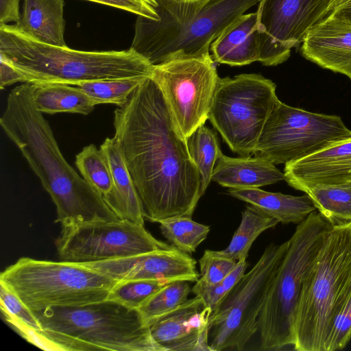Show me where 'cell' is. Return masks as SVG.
I'll return each mask as SVG.
<instances>
[{
	"label": "cell",
	"instance_id": "1",
	"mask_svg": "<svg viewBox=\"0 0 351 351\" xmlns=\"http://www.w3.org/2000/svg\"><path fill=\"white\" fill-rule=\"evenodd\" d=\"M114 138L140 198L145 219L191 217L202 176L163 93L146 78L114 112Z\"/></svg>",
	"mask_w": 351,
	"mask_h": 351
},
{
	"label": "cell",
	"instance_id": "2",
	"mask_svg": "<svg viewBox=\"0 0 351 351\" xmlns=\"http://www.w3.org/2000/svg\"><path fill=\"white\" fill-rule=\"evenodd\" d=\"M0 125L49 194L62 227L119 219L91 186L66 162L48 121L35 104L33 84L25 83L9 93Z\"/></svg>",
	"mask_w": 351,
	"mask_h": 351
},
{
	"label": "cell",
	"instance_id": "3",
	"mask_svg": "<svg viewBox=\"0 0 351 351\" xmlns=\"http://www.w3.org/2000/svg\"><path fill=\"white\" fill-rule=\"evenodd\" d=\"M159 19L138 16L131 48L153 66L210 56L212 43L261 0H156Z\"/></svg>",
	"mask_w": 351,
	"mask_h": 351
},
{
	"label": "cell",
	"instance_id": "4",
	"mask_svg": "<svg viewBox=\"0 0 351 351\" xmlns=\"http://www.w3.org/2000/svg\"><path fill=\"white\" fill-rule=\"evenodd\" d=\"M0 54L25 77V83H62L152 77L154 66L131 47L87 51L35 40L14 24H0Z\"/></svg>",
	"mask_w": 351,
	"mask_h": 351
},
{
	"label": "cell",
	"instance_id": "5",
	"mask_svg": "<svg viewBox=\"0 0 351 351\" xmlns=\"http://www.w3.org/2000/svg\"><path fill=\"white\" fill-rule=\"evenodd\" d=\"M33 313L43 333L61 350L163 351L138 310L114 301Z\"/></svg>",
	"mask_w": 351,
	"mask_h": 351
},
{
	"label": "cell",
	"instance_id": "6",
	"mask_svg": "<svg viewBox=\"0 0 351 351\" xmlns=\"http://www.w3.org/2000/svg\"><path fill=\"white\" fill-rule=\"evenodd\" d=\"M351 289V221L326 232L295 310L293 350L325 351L331 322Z\"/></svg>",
	"mask_w": 351,
	"mask_h": 351
},
{
	"label": "cell",
	"instance_id": "7",
	"mask_svg": "<svg viewBox=\"0 0 351 351\" xmlns=\"http://www.w3.org/2000/svg\"><path fill=\"white\" fill-rule=\"evenodd\" d=\"M319 212L298 223L272 280L261 309L258 332L261 349L281 350L294 343L293 323L304 279L332 227Z\"/></svg>",
	"mask_w": 351,
	"mask_h": 351
},
{
	"label": "cell",
	"instance_id": "8",
	"mask_svg": "<svg viewBox=\"0 0 351 351\" xmlns=\"http://www.w3.org/2000/svg\"><path fill=\"white\" fill-rule=\"evenodd\" d=\"M0 282L37 312L104 301L119 282L77 263L23 257L1 274Z\"/></svg>",
	"mask_w": 351,
	"mask_h": 351
},
{
	"label": "cell",
	"instance_id": "9",
	"mask_svg": "<svg viewBox=\"0 0 351 351\" xmlns=\"http://www.w3.org/2000/svg\"><path fill=\"white\" fill-rule=\"evenodd\" d=\"M276 86L258 74L219 78L208 119L232 152L254 154L265 124L279 101Z\"/></svg>",
	"mask_w": 351,
	"mask_h": 351
},
{
	"label": "cell",
	"instance_id": "10",
	"mask_svg": "<svg viewBox=\"0 0 351 351\" xmlns=\"http://www.w3.org/2000/svg\"><path fill=\"white\" fill-rule=\"evenodd\" d=\"M289 240L271 243L255 265L245 273L211 314L209 345L212 351L241 350L258 332V317Z\"/></svg>",
	"mask_w": 351,
	"mask_h": 351
},
{
	"label": "cell",
	"instance_id": "11",
	"mask_svg": "<svg viewBox=\"0 0 351 351\" xmlns=\"http://www.w3.org/2000/svg\"><path fill=\"white\" fill-rule=\"evenodd\" d=\"M351 135L337 115L316 113L278 101L271 112L254 155L274 165L298 160Z\"/></svg>",
	"mask_w": 351,
	"mask_h": 351
},
{
	"label": "cell",
	"instance_id": "12",
	"mask_svg": "<svg viewBox=\"0 0 351 351\" xmlns=\"http://www.w3.org/2000/svg\"><path fill=\"white\" fill-rule=\"evenodd\" d=\"M55 244L59 260L74 263H94L174 247L154 238L144 226L121 219L62 227Z\"/></svg>",
	"mask_w": 351,
	"mask_h": 351
},
{
	"label": "cell",
	"instance_id": "13",
	"mask_svg": "<svg viewBox=\"0 0 351 351\" xmlns=\"http://www.w3.org/2000/svg\"><path fill=\"white\" fill-rule=\"evenodd\" d=\"M152 77L186 138L208 119L219 78L211 56L172 60L154 66Z\"/></svg>",
	"mask_w": 351,
	"mask_h": 351
},
{
	"label": "cell",
	"instance_id": "14",
	"mask_svg": "<svg viewBox=\"0 0 351 351\" xmlns=\"http://www.w3.org/2000/svg\"><path fill=\"white\" fill-rule=\"evenodd\" d=\"M332 0H261L256 11L261 32L259 62L276 66L289 58L308 32L326 17Z\"/></svg>",
	"mask_w": 351,
	"mask_h": 351
},
{
	"label": "cell",
	"instance_id": "15",
	"mask_svg": "<svg viewBox=\"0 0 351 351\" xmlns=\"http://www.w3.org/2000/svg\"><path fill=\"white\" fill-rule=\"evenodd\" d=\"M77 264L118 282L151 280L167 282L178 280L193 282L199 278L195 260L176 247L127 257Z\"/></svg>",
	"mask_w": 351,
	"mask_h": 351
},
{
	"label": "cell",
	"instance_id": "16",
	"mask_svg": "<svg viewBox=\"0 0 351 351\" xmlns=\"http://www.w3.org/2000/svg\"><path fill=\"white\" fill-rule=\"evenodd\" d=\"M211 314V309L195 295L152 325L151 334L163 351H212Z\"/></svg>",
	"mask_w": 351,
	"mask_h": 351
},
{
	"label": "cell",
	"instance_id": "17",
	"mask_svg": "<svg viewBox=\"0 0 351 351\" xmlns=\"http://www.w3.org/2000/svg\"><path fill=\"white\" fill-rule=\"evenodd\" d=\"M283 172L289 186L304 193L319 184L351 182V135L285 164Z\"/></svg>",
	"mask_w": 351,
	"mask_h": 351
},
{
	"label": "cell",
	"instance_id": "18",
	"mask_svg": "<svg viewBox=\"0 0 351 351\" xmlns=\"http://www.w3.org/2000/svg\"><path fill=\"white\" fill-rule=\"evenodd\" d=\"M300 51L307 60L351 81V25L328 14L308 32Z\"/></svg>",
	"mask_w": 351,
	"mask_h": 351
},
{
	"label": "cell",
	"instance_id": "19",
	"mask_svg": "<svg viewBox=\"0 0 351 351\" xmlns=\"http://www.w3.org/2000/svg\"><path fill=\"white\" fill-rule=\"evenodd\" d=\"M210 49L220 64L233 66L259 62L261 38L257 12L241 15L212 43Z\"/></svg>",
	"mask_w": 351,
	"mask_h": 351
},
{
	"label": "cell",
	"instance_id": "20",
	"mask_svg": "<svg viewBox=\"0 0 351 351\" xmlns=\"http://www.w3.org/2000/svg\"><path fill=\"white\" fill-rule=\"evenodd\" d=\"M100 149L107 160L113 180L111 191L103 195L104 202L119 219L144 226L143 206L117 141L114 137H108Z\"/></svg>",
	"mask_w": 351,
	"mask_h": 351
},
{
	"label": "cell",
	"instance_id": "21",
	"mask_svg": "<svg viewBox=\"0 0 351 351\" xmlns=\"http://www.w3.org/2000/svg\"><path fill=\"white\" fill-rule=\"evenodd\" d=\"M285 180L284 172L261 158H232L220 150L212 175V181L229 189L259 188Z\"/></svg>",
	"mask_w": 351,
	"mask_h": 351
},
{
	"label": "cell",
	"instance_id": "22",
	"mask_svg": "<svg viewBox=\"0 0 351 351\" xmlns=\"http://www.w3.org/2000/svg\"><path fill=\"white\" fill-rule=\"evenodd\" d=\"M64 0H24L16 28L36 41L56 47H67L64 40L66 21Z\"/></svg>",
	"mask_w": 351,
	"mask_h": 351
},
{
	"label": "cell",
	"instance_id": "23",
	"mask_svg": "<svg viewBox=\"0 0 351 351\" xmlns=\"http://www.w3.org/2000/svg\"><path fill=\"white\" fill-rule=\"evenodd\" d=\"M228 193L254 206L282 224H298L316 210L311 199L306 193L302 196H293L268 192L259 188L230 189Z\"/></svg>",
	"mask_w": 351,
	"mask_h": 351
},
{
	"label": "cell",
	"instance_id": "24",
	"mask_svg": "<svg viewBox=\"0 0 351 351\" xmlns=\"http://www.w3.org/2000/svg\"><path fill=\"white\" fill-rule=\"evenodd\" d=\"M33 84V98L37 109L53 114L68 112L87 115L95 105L77 86L62 83Z\"/></svg>",
	"mask_w": 351,
	"mask_h": 351
},
{
	"label": "cell",
	"instance_id": "25",
	"mask_svg": "<svg viewBox=\"0 0 351 351\" xmlns=\"http://www.w3.org/2000/svg\"><path fill=\"white\" fill-rule=\"evenodd\" d=\"M279 222L249 204L242 212L240 225L229 245L219 251L210 250L214 255L238 261L247 258L252 243L265 230L274 228Z\"/></svg>",
	"mask_w": 351,
	"mask_h": 351
},
{
	"label": "cell",
	"instance_id": "26",
	"mask_svg": "<svg viewBox=\"0 0 351 351\" xmlns=\"http://www.w3.org/2000/svg\"><path fill=\"white\" fill-rule=\"evenodd\" d=\"M332 225L351 221V182L319 184L305 192Z\"/></svg>",
	"mask_w": 351,
	"mask_h": 351
},
{
	"label": "cell",
	"instance_id": "27",
	"mask_svg": "<svg viewBox=\"0 0 351 351\" xmlns=\"http://www.w3.org/2000/svg\"><path fill=\"white\" fill-rule=\"evenodd\" d=\"M190 156L202 176V193L204 194L210 182L220 151L217 136L204 124L198 127L187 138Z\"/></svg>",
	"mask_w": 351,
	"mask_h": 351
},
{
	"label": "cell",
	"instance_id": "28",
	"mask_svg": "<svg viewBox=\"0 0 351 351\" xmlns=\"http://www.w3.org/2000/svg\"><path fill=\"white\" fill-rule=\"evenodd\" d=\"M189 282L184 280L170 282L142 304L138 310L144 325L150 327L159 319L186 302L192 291Z\"/></svg>",
	"mask_w": 351,
	"mask_h": 351
},
{
	"label": "cell",
	"instance_id": "29",
	"mask_svg": "<svg viewBox=\"0 0 351 351\" xmlns=\"http://www.w3.org/2000/svg\"><path fill=\"white\" fill-rule=\"evenodd\" d=\"M147 77L142 76L86 82L75 86L85 93L95 106L112 104L121 107Z\"/></svg>",
	"mask_w": 351,
	"mask_h": 351
},
{
	"label": "cell",
	"instance_id": "30",
	"mask_svg": "<svg viewBox=\"0 0 351 351\" xmlns=\"http://www.w3.org/2000/svg\"><path fill=\"white\" fill-rule=\"evenodd\" d=\"M162 235L179 250L191 254L208 237L210 227L197 223L191 217H176L158 222Z\"/></svg>",
	"mask_w": 351,
	"mask_h": 351
},
{
	"label": "cell",
	"instance_id": "31",
	"mask_svg": "<svg viewBox=\"0 0 351 351\" xmlns=\"http://www.w3.org/2000/svg\"><path fill=\"white\" fill-rule=\"evenodd\" d=\"M75 164L82 178L102 195L113 186L110 169L101 149L90 144L75 156Z\"/></svg>",
	"mask_w": 351,
	"mask_h": 351
},
{
	"label": "cell",
	"instance_id": "32",
	"mask_svg": "<svg viewBox=\"0 0 351 351\" xmlns=\"http://www.w3.org/2000/svg\"><path fill=\"white\" fill-rule=\"evenodd\" d=\"M170 282L151 280H131L117 283L106 300L130 308L138 309L150 297Z\"/></svg>",
	"mask_w": 351,
	"mask_h": 351
},
{
	"label": "cell",
	"instance_id": "33",
	"mask_svg": "<svg viewBox=\"0 0 351 351\" xmlns=\"http://www.w3.org/2000/svg\"><path fill=\"white\" fill-rule=\"evenodd\" d=\"M247 265L245 258L240 259L238 261L236 268L223 280L212 285L196 281L195 285L192 287V292L202 299L204 306L210 308L213 313L222 300L244 275Z\"/></svg>",
	"mask_w": 351,
	"mask_h": 351
},
{
	"label": "cell",
	"instance_id": "34",
	"mask_svg": "<svg viewBox=\"0 0 351 351\" xmlns=\"http://www.w3.org/2000/svg\"><path fill=\"white\" fill-rule=\"evenodd\" d=\"M351 339V289L330 324L325 351L344 348Z\"/></svg>",
	"mask_w": 351,
	"mask_h": 351
},
{
	"label": "cell",
	"instance_id": "35",
	"mask_svg": "<svg viewBox=\"0 0 351 351\" xmlns=\"http://www.w3.org/2000/svg\"><path fill=\"white\" fill-rule=\"evenodd\" d=\"M0 304L5 319H14L36 330H43L40 322L21 300L0 282Z\"/></svg>",
	"mask_w": 351,
	"mask_h": 351
},
{
	"label": "cell",
	"instance_id": "36",
	"mask_svg": "<svg viewBox=\"0 0 351 351\" xmlns=\"http://www.w3.org/2000/svg\"><path fill=\"white\" fill-rule=\"evenodd\" d=\"M201 283L212 285L223 280L237 266L238 261L212 254L210 250L204 251L199 260Z\"/></svg>",
	"mask_w": 351,
	"mask_h": 351
},
{
	"label": "cell",
	"instance_id": "37",
	"mask_svg": "<svg viewBox=\"0 0 351 351\" xmlns=\"http://www.w3.org/2000/svg\"><path fill=\"white\" fill-rule=\"evenodd\" d=\"M112 6L154 21L159 19L156 5L148 0H88Z\"/></svg>",
	"mask_w": 351,
	"mask_h": 351
},
{
	"label": "cell",
	"instance_id": "38",
	"mask_svg": "<svg viewBox=\"0 0 351 351\" xmlns=\"http://www.w3.org/2000/svg\"><path fill=\"white\" fill-rule=\"evenodd\" d=\"M5 321L23 338L43 350H61L60 348L49 339L42 332L14 319Z\"/></svg>",
	"mask_w": 351,
	"mask_h": 351
},
{
	"label": "cell",
	"instance_id": "39",
	"mask_svg": "<svg viewBox=\"0 0 351 351\" xmlns=\"http://www.w3.org/2000/svg\"><path fill=\"white\" fill-rule=\"evenodd\" d=\"M17 82H25L24 76L1 54H0V88Z\"/></svg>",
	"mask_w": 351,
	"mask_h": 351
},
{
	"label": "cell",
	"instance_id": "40",
	"mask_svg": "<svg viewBox=\"0 0 351 351\" xmlns=\"http://www.w3.org/2000/svg\"><path fill=\"white\" fill-rule=\"evenodd\" d=\"M21 0H0V24L19 23L21 14L19 11Z\"/></svg>",
	"mask_w": 351,
	"mask_h": 351
},
{
	"label": "cell",
	"instance_id": "41",
	"mask_svg": "<svg viewBox=\"0 0 351 351\" xmlns=\"http://www.w3.org/2000/svg\"><path fill=\"white\" fill-rule=\"evenodd\" d=\"M328 14L351 25V0H332Z\"/></svg>",
	"mask_w": 351,
	"mask_h": 351
},
{
	"label": "cell",
	"instance_id": "42",
	"mask_svg": "<svg viewBox=\"0 0 351 351\" xmlns=\"http://www.w3.org/2000/svg\"><path fill=\"white\" fill-rule=\"evenodd\" d=\"M148 1L157 5V2L156 0H148Z\"/></svg>",
	"mask_w": 351,
	"mask_h": 351
},
{
	"label": "cell",
	"instance_id": "43",
	"mask_svg": "<svg viewBox=\"0 0 351 351\" xmlns=\"http://www.w3.org/2000/svg\"><path fill=\"white\" fill-rule=\"evenodd\" d=\"M186 1H195V0H186Z\"/></svg>",
	"mask_w": 351,
	"mask_h": 351
}]
</instances>
